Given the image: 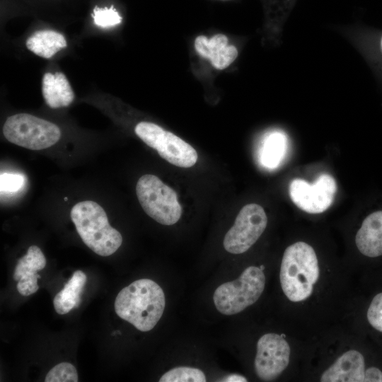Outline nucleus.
<instances>
[{"label": "nucleus", "mask_w": 382, "mask_h": 382, "mask_svg": "<svg viewBox=\"0 0 382 382\" xmlns=\"http://www.w3.org/2000/svg\"><path fill=\"white\" fill-rule=\"evenodd\" d=\"M165 306L163 289L150 279H140L124 287L115 301L117 315L141 332H148L156 326Z\"/></svg>", "instance_id": "f257e3e1"}, {"label": "nucleus", "mask_w": 382, "mask_h": 382, "mask_svg": "<svg viewBox=\"0 0 382 382\" xmlns=\"http://www.w3.org/2000/svg\"><path fill=\"white\" fill-rule=\"evenodd\" d=\"M320 274L316 252L309 244L299 241L288 246L282 260L279 279L282 291L294 302L307 299Z\"/></svg>", "instance_id": "f03ea898"}, {"label": "nucleus", "mask_w": 382, "mask_h": 382, "mask_svg": "<svg viewBox=\"0 0 382 382\" xmlns=\"http://www.w3.org/2000/svg\"><path fill=\"white\" fill-rule=\"evenodd\" d=\"M70 215L83 242L97 255L109 256L122 245V235L110 225L105 212L96 202L76 204Z\"/></svg>", "instance_id": "7ed1b4c3"}, {"label": "nucleus", "mask_w": 382, "mask_h": 382, "mask_svg": "<svg viewBox=\"0 0 382 382\" xmlns=\"http://www.w3.org/2000/svg\"><path fill=\"white\" fill-rule=\"evenodd\" d=\"M265 276L260 267L250 266L241 276L217 287L213 295L216 308L221 314H237L255 303L264 291Z\"/></svg>", "instance_id": "20e7f679"}, {"label": "nucleus", "mask_w": 382, "mask_h": 382, "mask_svg": "<svg viewBox=\"0 0 382 382\" xmlns=\"http://www.w3.org/2000/svg\"><path fill=\"white\" fill-rule=\"evenodd\" d=\"M136 192L144 211L163 225H173L182 214L176 192L157 176L142 175L137 181Z\"/></svg>", "instance_id": "39448f33"}, {"label": "nucleus", "mask_w": 382, "mask_h": 382, "mask_svg": "<svg viewBox=\"0 0 382 382\" xmlns=\"http://www.w3.org/2000/svg\"><path fill=\"white\" fill-rule=\"evenodd\" d=\"M3 134L10 142L30 150H42L60 139L59 128L54 123L27 113L10 116L3 127Z\"/></svg>", "instance_id": "423d86ee"}, {"label": "nucleus", "mask_w": 382, "mask_h": 382, "mask_svg": "<svg viewBox=\"0 0 382 382\" xmlns=\"http://www.w3.org/2000/svg\"><path fill=\"white\" fill-rule=\"evenodd\" d=\"M134 132L149 146L170 163L181 168H190L197 161L196 150L188 143L152 122L138 123Z\"/></svg>", "instance_id": "0eeeda50"}, {"label": "nucleus", "mask_w": 382, "mask_h": 382, "mask_svg": "<svg viewBox=\"0 0 382 382\" xmlns=\"http://www.w3.org/2000/svg\"><path fill=\"white\" fill-rule=\"evenodd\" d=\"M267 224L266 213L260 205L255 203L245 205L224 236V249L232 254L246 252L260 237Z\"/></svg>", "instance_id": "6e6552de"}, {"label": "nucleus", "mask_w": 382, "mask_h": 382, "mask_svg": "<svg viewBox=\"0 0 382 382\" xmlns=\"http://www.w3.org/2000/svg\"><path fill=\"white\" fill-rule=\"evenodd\" d=\"M337 191L335 180L329 174H321L313 183L295 178L289 184V192L294 204L301 210L318 214L332 204Z\"/></svg>", "instance_id": "1a4fd4ad"}, {"label": "nucleus", "mask_w": 382, "mask_h": 382, "mask_svg": "<svg viewBox=\"0 0 382 382\" xmlns=\"http://www.w3.org/2000/svg\"><path fill=\"white\" fill-rule=\"evenodd\" d=\"M290 357V347L280 335L267 333L257 343L254 361L255 371L262 381L277 378L287 367Z\"/></svg>", "instance_id": "9d476101"}, {"label": "nucleus", "mask_w": 382, "mask_h": 382, "mask_svg": "<svg viewBox=\"0 0 382 382\" xmlns=\"http://www.w3.org/2000/svg\"><path fill=\"white\" fill-rule=\"evenodd\" d=\"M374 366L366 367L363 354L352 349L343 353L321 375L322 382H372Z\"/></svg>", "instance_id": "9b49d317"}, {"label": "nucleus", "mask_w": 382, "mask_h": 382, "mask_svg": "<svg viewBox=\"0 0 382 382\" xmlns=\"http://www.w3.org/2000/svg\"><path fill=\"white\" fill-rule=\"evenodd\" d=\"M46 258L37 245L28 248L27 253L18 260L14 270L13 279L18 281L17 290L22 296L35 293L39 286L37 279L40 276L37 271L45 268Z\"/></svg>", "instance_id": "f8f14e48"}, {"label": "nucleus", "mask_w": 382, "mask_h": 382, "mask_svg": "<svg viewBox=\"0 0 382 382\" xmlns=\"http://www.w3.org/2000/svg\"><path fill=\"white\" fill-rule=\"evenodd\" d=\"M195 47L201 57L208 59L217 69H226L238 56L236 47L228 45V38L223 34H216L210 39L199 35L195 39Z\"/></svg>", "instance_id": "ddd939ff"}, {"label": "nucleus", "mask_w": 382, "mask_h": 382, "mask_svg": "<svg viewBox=\"0 0 382 382\" xmlns=\"http://www.w3.org/2000/svg\"><path fill=\"white\" fill-rule=\"evenodd\" d=\"M355 243L366 257L382 255V209L371 212L364 219L357 232Z\"/></svg>", "instance_id": "4468645a"}, {"label": "nucleus", "mask_w": 382, "mask_h": 382, "mask_svg": "<svg viewBox=\"0 0 382 382\" xmlns=\"http://www.w3.org/2000/svg\"><path fill=\"white\" fill-rule=\"evenodd\" d=\"M42 91L46 103L51 108L66 107L74 98L69 82L62 72L45 73L42 78Z\"/></svg>", "instance_id": "2eb2a0df"}, {"label": "nucleus", "mask_w": 382, "mask_h": 382, "mask_svg": "<svg viewBox=\"0 0 382 382\" xmlns=\"http://www.w3.org/2000/svg\"><path fill=\"white\" fill-rule=\"evenodd\" d=\"M86 279V275L82 271L74 272L63 289L55 296L53 300L54 308L57 313L66 314L79 306L81 294Z\"/></svg>", "instance_id": "dca6fc26"}, {"label": "nucleus", "mask_w": 382, "mask_h": 382, "mask_svg": "<svg viewBox=\"0 0 382 382\" xmlns=\"http://www.w3.org/2000/svg\"><path fill=\"white\" fill-rule=\"evenodd\" d=\"M29 50L37 56L50 59L66 47L64 37L54 30H45L34 33L27 40Z\"/></svg>", "instance_id": "f3484780"}, {"label": "nucleus", "mask_w": 382, "mask_h": 382, "mask_svg": "<svg viewBox=\"0 0 382 382\" xmlns=\"http://www.w3.org/2000/svg\"><path fill=\"white\" fill-rule=\"evenodd\" d=\"M287 140L282 132H274L265 138L260 153L262 164L269 168H276L286 150Z\"/></svg>", "instance_id": "a211bd4d"}, {"label": "nucleus", "mask_w": 382, "mask_h": 382, "mask_svg": "<svg viewBox=\"0 0 382 382\" xmlns=\"http://www.w3.org/2000/svg\"><path fill=\"white\" fill-rule=\"evenodd\" d=\"M160 382H204L206 376L199 369L179 366L165 373L159 379Z\"/></svg>", "instance_id": "6ab92c4d"}, {"label": "nucleus", "mask_w": 382, "mask_h": 382, "mask_svg": "<svg viewBox=\"0 0 382 382\" xmlns=\"http://www.w3.org/2000/svg\"><path fill=\"white\" fill-rule=\"evenodd\" d=\"M45 382H77L78 374L75 366L69 362H62L47 374Z\"/></svg>", "instance_id": "aec40b11"}, {"label": "nucleus", "mask_w": 382, "mask_h": 382, "mask_svg": "<svg viewBox=\"0 0 382 382\" xmlns=\"http://www.w3.org/2000/svg\"><path fill=\"white\" fill-rule=\"evenodd\" d=\"M94 23L103 28L113 27L120 24L122 21V18L118 12L111 8H98L96 7L92 14Z\"/></svg>", "instance_id": "412c9836"}, {"label": "nucleus", "mask_w": 382, "mask_h": 382, "mask_svg": "<svg viewBox=\"0 0 382 382\" xmlns=\"http://www.w3.org/2000/svg\"><path fill=\"white\" fill-rule=\"evenodd\" d=\"M366 318L374 330L382 333V292L376 294L370 302Z\"/></svg>", "instance_id": "4be33fe9"}, {"label": "nucleus", "mask_w": 382, "mask_h": 382, "mask_svg": "<svg viewBox=\"0 0 382 382\" xmlns=\"http://www.w3.org/2000/svg\"><path fill=\"white\" fill-rule=\"evenodd\" d=\"M25 183V177L21 173H1L0 175L1 194L18 192Z\"/></svg>", "instance_id": "5701e85b"}, {"label": "nucleus", "mask_w": 382, "mask_h": 382, "mask_svg": "<svg viewBox=\"0 0 382 382\" xmlns=\"http://www.w3.org/2000/svg\"><path fill=\"white\" fill-rule=\"evenodd\" d=\"M224 381H230V382H241V381H247V379L243 376L238 374H231L227 376Z\"/></svg>", "instance_id": "b1692460"}, {"label": "nucleus", "mask_w": 382, "mask_h": 382, "mask_svg": "<svg viewBox=\"0 0 382 382\" xmlns=\"http://www.w3.org/2000/svg\"><path fill=\"white\" fill-rule=\"evenodd\" d=\"M381 49H382V38H381Z\"/></svg>", "instance_id": "393cba45"}, {"label": "nucleus", "mask_w": 382, "mask_h": 382, "mask_svg": "<svg viewBox=\"0 0 382 382\" xmlns=\"http://www.w3.org/2000/svg\"><path fill=\"white\" fill-rule=\"evenodd\" d=\"M67 199H68V198H67V197H65V198H64V200H67Z\"/></svg>", "instance_id": "a878e982"}]
</instances>
